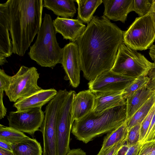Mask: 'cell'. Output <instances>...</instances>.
Masks as SVG:
<instances>
[{"instance_id": "6da1fadb", "label": "cell", "mask_w": 155, "mask_h": 155, "mask_svg": "<svg viewBox=\"0 0 155 155\" xmlns=\"http://www.w3.org/2000/svg\"><path fill=\"white\" fill-rule=\"evenodd\" d=\"M124 31L104 15L94 16L76 42L79 52L81 70L89 81L111 70L123 42Z\"/></svg>"}, {"instance_id": "7a4b0ae2", "label": "cell", "mask_w": 155, "mask_h": 155, "mask_svg": "<svg viewBox=\"0 0 155 155\" xmlns=\"http://www.w3.org/2000/svg\"><path fill=\"white\" fill-rule=\"evenodd\" d=\"M13 53L23 56L42 25V0H8Z\"/></svg>"}, {"instance_id": "3957f363", "label": "cell", "mask_w": 155, "mask_h": 155, "mask_svg": "<svg viewBox=\"0 0 155 155\" xmlns=\"http://www.w3.org/2000/svg\"><path fill=\"white\" fill-rule=\"evenodd\" d=\"M127 120L126 104L99 113L92 110L74 121L71 132L78 140L87 143L115 129Z\"/></svg>"}, {"instance_id": "277c9868", "label": "cell", "mask_w": 155, "mask_h": 155, "mask_svg": "<svg viewBox=\"0 0 155 155\" xmlns=\"http://www.w3.org/2000/svg\"><path fill=\"white\" fill-rule=\"evenodd\" d=\"M56 33L51 16L45 13L36 39L28 53L30 58L42 67L53 69L61 64L62 48L57 42Z\"/></svg>"}, {"instance_id": "5b68a950", "label": "cell", "mask_w": 155, "mask_h": 155, "mask_svg": "<svg viewBox=\"0 0 155 155\" xmlns=\"http://www.w3.org/2000/svg\"><path fill=\"white\" fill-rule=\"evenodd\" d=\"M153 63L123 42L120 46L111 70L119 74L136 78L147 76Z\"/></svg>"}, {"instance_id": "8992f818", "label": "cell", "mask_w": 155, "mask_h": 155, "mask_svg": "<svg viewBox=\"0 0 155 155\" xmlns=\"http://www.w3.org/2000/svg\"><path fill=\"white\" fill-rule=\"evenodd\" d=\"M155 40V26L149 13L136 18L123 35L124 43L137 51L150 48Z\"/></svg>"}, {"instance_id": "52a82bcc", "label": "cell", "mask_w": 155, "mask_h": 155, "mask_svg": "<svg viewBox=\"0 0 155 155\" xmlns=\"http://www.w3.org/2000/svg\"><path fill=\"white\" fill-rule=\"evenodd\" d=\"M65 94L64 91L59 90L46 107L44 120L40 128L43 141V155H57L56 121Z\"/></svg>"}, {"instance_id": "ba28073f", "label": "cell", "mask_w": 155, "mask_h": 155, "mask_svg": "<svg viewBox=\"0 0 155 155\" xmlns=\"http://www.w3.org/2000/svg\"><path fill=\"white\" fill-rule=\"evenodd\" d=\"M39 78V74L35 67L21 66L11 76L9 86L5 91L10 101L15 103L42 89L38 84Z\"/></svg>"}, {"instance_id": "9c48e42d", "label": "cell", "mask_w": 155, "mask_h": 155, "mask_svg": "<svg viewBox=\"0 0 155 155\" xmlns=\"http://www.w3.org/2000/svg\"><path fill=\"white\" fill-rule=\"evenodd\" d=\"M74 91H68L59 111L56 121L57 155H66L70 150V135L73 123L72 106L76 94Z\"/></svg>"}, {"instance_id": "30bf717a", "label": "cell", "mask_w": 155, "mask_h": 155, "mask_svg": "<svg viewBox=\"0 0 155 155\" xmlns=\"http://www.w3.org/2000/svg\"><path fill=\"white\" fill-rule=\"evenodd\" d=\"M44 117L45 113L39 107L11 111L7 119L9 127L33 136L39 130Z\"/></svg>"}, {"instance_id": "8fae6325", "label": "cell", "mask_w": 155, "mask_h": 155, "mask_svg": "<svg viewBox=\"0 0 155 155\" xmlns=\"http://www.w3.org/2000/svg\"><path fill=\"white\" fill-rule=\"evenodd\" d=\"M136 78L126 77L110 70L102 73L94 80L90 81L88 85L89 90L94 94L122 91Z\"/></svg>"}, {"instance_id": "7c38bea8", "label": "cell", "mask_w": 155, "mask_h": 155, "mask_svg": "<svg viewBox=\"0 0 155 155\" xmlns=\"http://www.w3.org/2000/svg\"><path fill=\"white\" fill-rule=\"evenodd\" d=\"M61 64L65 73L64 79L69 81L72 87H78L80 83L81 68L79 52L76 42H71L62 48Z\"/></svg>"}, {"instance_id": "4fadbf2b", "label": "cell", "mask_w": 155, "mask_h": 155, "mask_svg": "<svg viewBox=\"0 0 155 155\" xmlns=\"http://www.w3.org/2000/svg\"><path fill=\"white\" fill-rule=\"evenodd\" d=\"M7 1L0 4V65L8 62L6 58L13 53L11 41L10 38Z\"/></svg>"}, {"instance_id": "5bb4252c", "label": "cell", "mask_w": 155, "mask_h": 155, "mask_svg": "<svg viewBox=\"0 0 155 155\" xmlns=\"http://www.w3.org/2000/svg\"><path fill=\"white\" fill-rule=\"evenodd\" d=\"M56 33L62 35L64 39L76 42L85 31L86 27L78 19L64 18L58 17L53 20Z\"/></svg>"}, {"instance_id": "9a60e30c", "label": "cell", "mask_w": 155, "mask_h": 155, "mask_svg": "<svg viewBox=\"0 0 155 155\" xmlns=\"http://www.w3.org/2000/svg\"><path fill=\"white\" fill-rule=\"evenodd\" d=\"M134 0H102L104 16L109 20L124 23L129 13L133 11Z\"/></svg>"}, {"instance_id": "2e32d148", "label": "cell", "mask_w": 155, "mask_h": 155, "mask_svg": "<svg viewBox=\"0 0 155 155\" xmlns=\"http://www.w3.org/2000/svg\"><path fill=\"white\" fill-rule=\"evenodd\" d=\"M58 91L54 88L42 89L27 97L19 99L13 104L17 110L42 107L54 98Z\"/></svg>"}, {"instance_id": "e0dca14e", "label": "cell", "mask_w": 155, "mask_h": 155, "mask_svg": "<svg viewBox=\"0 0 155 155\" xmlns=\"http://www.w3.org/2000/svg\"><path fill=\"white\" fill-rule=\"evenodd\" d=\"M95 97V95L89 90L81 91L75 94L72 103L73 123L93 110Z\"/></svg>"}, {"instance_id": "ac0fdd59", "label": "cell", "mask_w": 155, "mask_h": 155, "mask_svg": "<svg viewBox=\"0 0 155 155\" xmlns=\"http://www.w3.org/2000/svg\"><path fill=\"white\" fill-rule=\"evenodd\" d=\"M122 91L95 94L93 111L100 113L106 110L126 104L122 96Z\"/></svg>"}, {"instance_id": "d6986e66", "label": "cell", "mask_w": 155, "mask_h": 155, "mask_svg": "<svg viewBox=\"0 0 155 155\" xmlns=\"http://www.w3.org/2000/svg\"><path fill=\"white\" fill-rule=\"evenodd\" d=\"M74 2L73 0H44L43 7L52 11L58 17L72 18L76 12Z\"/></svg>"}, {"instance_id": "ffe728a7", "label": "cell", "mask_w": 155, "mask_h": 155, "mask_svg": "<svg viewBox=\"0 0 155 155\" xmlns=\"http://www.w3.org/2000/svg\"><path fill=\"white\" fill-rule=\"evenodd\" d=\"M155 91L147 86L135 92L126 99L127 119L133 116Z\"/></svg>"}, {"instance_id": "44dd1931", "label": "cell", "mask_w": 155, "mask_h": 155, "mask_svg": "<svg viewBox=\"0 0 155 155\" xmlns=\"http://www.w3.org/2000/svg\"><path fill=\"white\" fill-rule=\"evenodd\" d=\"M128 132L127 120L115 129L108 133L104 139L102 147L97 155H102L114 145L126 139Z\"/></svg>"}, {"instance_id": "7402d4cb", "label": "cell", "mask_w": 155, "mask_h": 155, "mask_svg": "<svg viewBox=\"0 0 155 155\" xmlns=\"http://www.w3.org/2000/svg\"><path fill=\"white\" fill-rule=\"evenodd\" d=\"M78 5V19L83 23L88 24L93 17L97 8L102 0H76Z\"/></svg>"}, {"instance_id": "603a6c76", "label": "cell", "mask_w": 155, "mask_h": 155, "mask_svg": "<svg viewBox=\"0 0 155 155\" xmlns=\"http://www.w3.org/2000/svg\"><path fill=\"white\" fill-rule=\"evenodd\" d=\"M15 155H42L41 144L35 139L30 138L12 144Z\"/></svg>"}, {"instance_id": "cb8c5ba5", "label": "cell", "mask_w": 155, "mask_h": 155, "mask_svg": "<svg viewBox=\"0 0 155 155\" xmlns=\"http://www.w3.org/2000/svg\"><path fill=\"white\" fill-rule=\"evenodd\" d=\"M155 104V91L149 99L129 119L127 120L128 131L133 126L139 124L147 115Z\"/></svg>"}, {"instance_id": "d4e9b609", "label": "cell", "mask_w": 155, "mask_h": 155, "mask_svg": "<svg viewBox=\"0 0 155 155\" xmlns=\"http://www.w3.org/2000/svg\"><path fill=\"white\" fill-rule=\"evenodd\" d=\"M24 133L10 127L0 125V140L12 144L29 138Z\"/></svg>"}, {"instance_id": "484cf974", "label": "cell", "mask_w": 155, "mask_h": 155, "mask_svg": "<svg viewBox=\"0 0 155 155\" xmlns=\"http://www.w3.org/2000/svg\"><path fill=\"white\" fill-rule=\"evenodd\" d=\"M150 79L147 76L137 78L129 86L122 91V96L125 100L132 94L138 90L147 86Z\"/></svg>"}, {"instance_id": "4316f807", "label": "cell", "mask_w": 155, "mask_h": 155, "mask_svg": "<svg viewBox=\"0 0 155 155\" xmlns=\"http://www.w3.org/2000/svg\"><path fill=\"white\" fill-rule=\"evenodd\" d=\"M153 0H134L133 11L139 16H143L149 12Z\"/></svg>"}, {"instance_id": "83f0119b", "label": "cell", "mask_w": 155, "mask_h": 155, "mask_svg": "<svg viewBox=\"0 0 155 155\" xmlns=\"http://www.w3.org/2000/svg\"><path fill=\"white\" fill-rule=\"evenodd\" d=\"M155 112V104L141 124L139 142H141L144 139L149 130L152 119Z\"/></svg>"}, {"instance_id": "f1b7e54d", "label": "cell", "mask_w": 155, "mask_h": 155, "mask_svg": "<svg viewBox=\"0 0 155 155\" xmlns=\"http://www.w3.org/2000/svg\"><path fill=\"white\" fill-rule=\"evenodd\" d=\"M141 124L133 126L128 131L126 141L127 144L131 145L139 142Z\"/></svg>"}, {"instance_id": "f546056e", "label": "cell", "mask_w": 155, "mask_h": 155, "mask_svg": "<svg viewBox=\"0 0 155 155\" xmlns=\"http://www.w3.org/2000/svg\"><path fill=\"white\" fill-rule=\"evenodd\" d=\"M138 155H155V140L141 144Z\"/></svg>"}, {"instance_id": "4dcf8cb0", "label": "cell", "mask_w": 155, "mask_h": 155, "mask_svg": "<svg viewBox=\"0 0 155 155\" xmlns=\"http://www.w3.org/2000/svg\"><path fill=\"white\" fill-rule=\"evenodd\" d=\"M11 76L7 74L4 71L0 69V92H4L8 87Z\"/></svg>"}, {"instance_id": "1f68e13d", "label": "cell", "mask_w": 155, "mask_h": 155, "mask_svg": "<svg viewBox=\"0 0 155 155\" xmlns=\"http://www.w3.org/2000/svg\"><path fill=\"white\" fill-rule=\"evenodd\" d=\"M147 76L150 79L147 87L152 91H155V62H153V66Z\"/></svg>"}, {"instance_id": "d6a6232c", "label": "cell", "mask_w": 155, "mask_h": 155, "mask_svg": "<svg viewBox=\"0 0 155 155\" xmlns=\"http://www.w3.org/2000/svg\"><path fill=\"white\" fill-rule=\"evenodd\" d=\"M125 139L116 144L107 151H106L102 155H116L118 150L120 147L126 142Z\"/></svg>"}, {"instance_id": "836d02e7", "label": "cell", "mask_w": 155, "mask_h": 155, "mask_svg": "<svg viewBox=\"0 0 155 155\" xmlns=\"http://www.w3.org/2000/svg\"><path fill=\"white\" fill-rule=\"evenodd\" d=\"M141 145L139 142L130 145L125 155H138Z\"/></svg>"}, {"instance_id": "e575fe53", "label": "cell", "mask_w": 155, "mask_h": 155, "mask_svg": "<svg viewBox=\"0 0 155 155\" xmlns=\"http://www.w3.org/2000/svg\"><path fill=\"white\" fill-rule=\"evenodd\" d=\"M155 140V122L150 130L147 133L141 144L146 142Z\"/></svg>"}, {"instance_id": "d590c367", "label": "cell", "mask_w": 155, "mask_h": 155, "mask_svg": "<svg viewBox=\"0 0 155 155\" xmlns=\"http://www.w3.org/2000/svg\"><path fill=\"white\" fill-rule=\"evenodd\" d=\"M3 93L0 92V119L4 118L6 116L7 112V108L5 107L3 102Z\"/></svg>"}, {"instance_id": "8d00e7d4", "label": "cell", "mask_w": 155, "mask_h": 155, "mask_svg": "<svg viewBox=\"0 0 155 155\" xmlns=\"http://www.w3.org/2000/svg\"><path fill=\"white\" fill-rule=\"evenodd\" d=\"M0 147L13 151L12 144L1 140H0Z\"/></svg>"}, {"instance_id": "74e56055", "label": "cell", "mask_w": 155, "mask_h": 155, "mask_svg": "<svg viewBox=\"0 0 155 155\" xmlns=\"http://www.w3.org/2000/svg\"><path fill=\"white\" fill-rule=\"evenodd\" d=\"M66 155H86L83 150L80 148L70 150Z\"/></svg>"}, {"instance_id": "f35d334b", "label": "cell", "mask_w": 155, "mask_h": 155, "mask_svg": "<svg viewBox=\"0 0 155 155\" xmlns=\"http://www.w3.org/2000/svg\"><path fill=\"white\" fill-rule=\"evenodd\" d=\"M151 15L155 26V0H153L151 9L149 12Z\"/></svg>"}, {"instance_id": "ab89813d", "label": "cell", "mask_w": 155, "mask_h": 155, "mask_svg": "<svg viewBox=\"0 0 155 155\" xmlns=\"http://www.w3.org/2000/svg\"><path fill=\"white\" fill-rule=\"evenodd\" d=\"M149 54L152 60L155 62V44L153 45L150 47Z\"/></svg>"}, {"instance_id": "60d3db41", "label": "cell", "mask_w": 155, "mask_h": 155, "mask_svg": "<svg viewBox=\"0 0 155 155\" xmlns=\"http://www.w3.org/2000/svg\"><path fill=\"white\" fill-rule=\"evenodd\" d=\"M0 155H15L13 151L0 147Z\"/></svg>"}]
</instances>
